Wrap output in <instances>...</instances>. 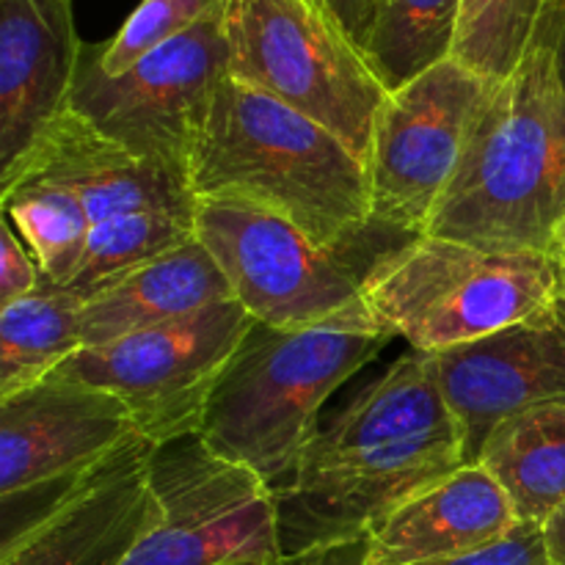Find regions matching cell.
<instances>
[{"instance_id": "19", "label": "cell", "mask_w": 565, "mask_h": 565, "mask_svg": "<svg viewBox=\"0 0 565 565\" xmlns=\"http://www.w3.org/2000/svg\"><path fill=\"white\" fill-rule=\"evenodd\" d=\"M480 463L508 491L522 522L544 524L565 502V397L508 417Z\"/></svg>"}, {"instance_id": "22", "label": "cell", "mask_w": 565, "mask_h": 565, "mask_svg": "<svg viewBox=\"0 0 565 565\" xmlns=\"http://www.w3.org/2000/svg\"><path fill=\"white\" fill-rule=\"evenodd\" d=\"M193 241L199 237L196 218L191 215L136 213L103 221V224L92 226V235H88L75 270L58 287L81 301H88L141 265L177 252Z\"/></svg>"}, {"instance_id": "13", "label": "cell", "mask_w": 565, "mask_h": 565, "mask_svg": "<svg viewBox=\"0 0 565 565\" xmlns=\"http://www.w3.org/2000/svg\"><path fill=\"white\" fill-rule=\"evenodd\" d=\"M152 450V441L132 434L3 541L0 565H125L160 519L149 483Z\"/></svg>"}, {"instance_id": "7", "label": "cell", "mask_w": 565, "mask_h": 565, "mask_svg": "<svg viewBox=\"0 0 565 565\" xmlns=\"http://www.w3.org/2000/svg\"><path fill=\"white\" fill-rule=\"evenodd\" d=\"M230 75L224 9L152 50L121 75H105L83 42L66 110L138 158L191 171V154Z\"/></svg>"}, {"instance_id": "29", "label": "cell", "mask_w": 565, "mask_h": 565, "mask_svg": "<svg viewBox=\"0 0 565 565\" xmlns=\"http://www.w3.org/2000/svg\"><path fill=\"white\" fill-rule=\"evenodd\" d=\"M329 6L331 14L340 20V25L345 28L348 36L359 44V50L367 42V33L373 28L375 11H379L381 0H323Z\"/></svg>"}, {"instance_id": "1", "label": "cell", "mask_w": 565, "mask_h": 565, "mask_svg": "<svg viewBox=\"0 0 565 565\" xmlns=\"http://www.w3.org/2000/svg\"><path fill=\"white\" fill-rule=\"evenodd\" d=\"M463 463L430 353H406L315 434L290 483L276 491L281 557L364 539Z\"/></svg>"}, {"instance_id": "10", "label": "cell", "mask_w": 565, "mask_h": 565, "mask_svg": "<svg viewBox=\"0 0 565 565\" xmlns=\"http://www.w3.org/2000/svg\"><path fill=\"white\" fill-rule=\"evenodd\" d=\"M252 326L243 303H213L110 345L83 348L58 370L119 395L138 434L163 445L202 430L210 392Z\"/></svg>"}, {"instance_id": "32", "label": "cell", "mask_w": 565, "mask_h": 565, "mask_svg": "<svg viewBox=\"0 0 565 565\" xmlns=\"http://www.w3.org/2000/svg\"><path fill=\"white\" fill-rule=\"evenodd\" d=\"M546 254H550V257H555L557 263H561L563 268H565V221H563L561 226H557L555 235H552L550 252H546Z\"/></svg>"}, {"instance_id": "31", "label": "cell", "mask_w": 565, "mask_h": 565, "mask_svg": "<svg viewBox=\"0 0 565 565\" xmlns=\"http://www.w3.org/2000/svg\"><path fill=\"white\" fill-rule=\"evenodd\" d=\"M544 544L550 565H565V502L544 522Z\"/></svg>"}, {"instance_id": "4", "label": "cell", "mask_w": 565, "mask_h": 565, "mask_svg": "<svg viewBox=\"0 0 565 565\" xmlns=\"http://www.w3.org/2000/svg\"><path fill=\"white\" fill-rule=\"evenodd\" d=\"M392 340L367 303L309 329L254 320L210 392L199 434L281 491L320 430L323 403Z\"/></svg>"}, {"instance_id": "12", "label": "cell", "mask_w": 565, "mask_h": 565, "mask_svg": "<svg viewBox=\"0 0 565 565\" xmlns=\"http://www.w3.org/2000/svg\"><path fill=\"white\" fill-rule=\"evenodd\" d=\"M132 434L119 395L55 370L0 401V500L70 483Z\"/></svg>"}, {"instance_id": "21", "label": "cell", "mask_w": 565, "mask_h": 565, "mask_svg": "<svg viewBox=\"0 0 565 565\" xmlns=\"http://www.w3.org/2000/svg\"><path fill=\"white\" fill-rule=\"evenodd\" d=\"M461 0H381L362 53L386 92L452 58Z\"/></svg>"}, {"instance_id": "24", "label": "cell", "mask_w": 565, "mask_h": 565, "mask_svg": "<svg viewBox=\"0 0 565 565\" xmlns=\"http://www.w3.org/2000/svg\"><path fill=\"white\" fill-rule=\"evenodd\" d=\"M546 0H461L452 58L491 83L522 64Z\"/></svg>"}, {"instance_id": "3", "label": "cell", "mask_w": 565, "mask_h": 565, "mask_svg": "<svg viewBox=\"0 0 565 565\" xmlns=\"http://www.w3.org/2000/svg\"><path fill=\"white\" fill-rule=\"evenodd\" d=\"M563 221L565 88L544 3L522 64L480 110L425 235L483 252L546 254Z\"/></svg>"}, {"instance_id": "18", "label": "cell", "mask_w": 565, "mask_h": 565, "mask_svg": "<svg viewBox=\"0 0 565 565\" xmlns=\"http://www.w3.org/2000/svg\"><path fill=\"white\" fill-rule=\"evenodd\" d=\"M224 301H235L230 279L204 243L193 241L83 301V348L110 345Z\"/></svg>"}, {"instance_id": "16", "label": "cell", "mask_w": 565, "mask_h": 565, "mask_svg": "<svg viewBox=\"0 0 565 565\" xmlns=\"http://www.w3.org/2000/svg\"><path fill=\"white\" fill-rule=\"evenodd\" d=\"M22 174L66 188L86 210L92 226L136 213L196 218L199 199L191 188V171L138 158L70 110L44 132L31 158L6 185Z\"/></svg>"}, {"instance_id": "28", "label": "cell", "mask_w": 565, "mask_h": 565, "mask_svg": "<svg viewBox=\"0 0 565 565\" xmlns=\"http://www.w3.org/2000/svg\"><path fill=\"white\" fill-rule=\"evenodd\" d=\"M276 565H367V535L287 555Z\"/></svg>"}, {"instance_id": "23", "label": "cell", "mask_w": 565, "mask_h": 565, "mask_svg": "<svg viewBox=\"0 0 565 565\" xmlns=\"http://www.w3.org/2000/svg\"><path fill=\"white\" fill-rule=\"evenodd\" d=\"M0 202L44 279L64 285L92 235V221L81 202L66 188L31 174L0 188Z\"/></svg>"}, {"instance_id": "33", "label": "cell", "mask_w": 565, "mask_h": 565, "mask_svg": "<svg viewBox=\"0 0 565 565\" xmlns=\"http://www.w3.org/2000/svg\"><path fill=\"white\" fill-rule=\"evenodd\" d=\"M555 315H557V320H561V323L565 326V268H563V276H561V290H557Z\"/></svg>"}, {"instance_id": "26", "label": "cell", "mask_w": 565, "mask_h": 565, "mask_svg": "<svg viewBox=\"0 0 565 565\" xmlns=\"http://www.w3.org/2000/svg\"><path fill=\"white\" fill-rule=\"evenodd\" d=\"M414 565H550V561H546L544 524L519 522L505 539L494 541L483 550Z\"/></svg>"}, {"instance_id": "30", "label": "cell", "mask_w": 565, "mask_h": 565, "mask_svg": "<svg viewBox=\"0 0 565 565\" xmlns=\"http://www.w3.org/2000/svg\"><path fill=\"white\" fill-rule=\"evenodd\" d=\"M546 14L552 22V50H555V70L565 88V0H546Z\"/></svg>"}, {"instance_id": "6", "label": "cell", "mask_w": 565, "mask_h": 565, "mask_svg": "<svg viewBox=\"0 0 565 565\" xmlns=\"http://www.w3.org/2000/svg\"><path fill=\"white\" fill-rule=\"evenodd\" d=\"M230 75L323 125L370 163L386 88L323 0H226Z\"/></svg>"}, {"instance_id": "20", "label": "cell", "mask_w": 565, "mask_h": 565, "mask_svg": "<svg viewBox=\"0 0 565 565\" xmlns=\"http://www.w3.org/2000/svg\"><path fill=\"white\" fill-rule=\"evenodd\" d=\"M81 309V298L47 279L0 309V401L39 384L83 351Z\"/></svg>"}, {"instance_id": "25", "label": "cell", "mask_w": 565, "mask_h": 565, "mask_svg": "<svg viewBox=\"0 0 565 565\" xmlns=\"http://www.w3.org/2000/svg\"><path fill=\"white\" fill-rule=\"evenodd\" d=\"M224 3L226 0H141L114 39L92 44L94 58L105 75H121L143 55L224 9Z\"/></svg>"}, {"instance_id": "14", "label": "cell", "mask_w": 565, "mask_h": 565, "mask_svg": "<svg viewBox=\"0 0 565 565\" xmlns=\"http://www.w3.org/2000/svg\"><path fill=\"white\" fill-rule=\"evenodd\" d=\"M447 408L461 430L463 461L480 463L486 441L513 414L565 397V326L555 309L430 353Z\"/></svg>"}, {"instance_id": "5", "label": "cell", "mask_w": 565, "mask_h": 565, "mask_svg": "<svg viewBox=\"0 0 565 565\" xmlns=\"http://www.w3.org/2000/svg\"><path fill=\"white\" fill-rule=\"evenodd\" d=\"M563 265L544 252H483L419 235L375 263L364 303L419 353L483 340L555 309Z\"/></svg>"}, {"instance_id": "2", "label": "cell", "mask_w": 565, "mask_h": 565, "mask_svg": "<svg viewBox=\"0 0 565 565\" xmlns=\"http://www.w3.org/2000/svg\"><path fill=\"white\" fill-rule=\"evenodd\" d=\"M191 188L268 210L318 246L390 254L414 241L373 224L367 166L342 138L232 75L193 147Z\"/></svg>"}, {"instance_id": "27", "label": "cell", "mask_w": 565, "mask_h": 565, "mask_svg": "<svg viewBox=\"0 0 565 565\" xmlns=\"http://www.w3.org/2000/svg\"><path fill=\"white\" fill-rule=\"evenodd\" d=\"M3 252H0V309L9 307V303L20 301V298L31 296L33 290H39L42 285V268L33 259V254L28 252V246H22V241H17L14 224L3 215Z\"/></svg>"}, {"instance_id": "17", "label": "cell", "mask_w": 565, "mask_h": 565, "mask_svg": "<svg viewBox=\"0 0 565 565\" xmlns=\"http://www.w3.org/2000/svg\"><path fill=\"white\" fill-rule=\"evenodd\" d=\"M522 522L483 463H463L386 513L367 535V565H414L467 555Z\"/></svg>"}, {"instance_id": "8", "label": "cell", "mask_w": 565, "mask_h": 565, "mask_svg": "<svg viewBox=\"0 0 565 565\" xmlns=\"http://www.w3.org/2000/svg\"><path fill=\"white\" fill-rule=\"evenodd\" d=\"M196 237L257 323L309 329L364 303V279L386 254L318 246L296 224L232 199H199Z\"/></svg>"}, {"instance_id": "11", "label": "cell", "mask_w": 565, "mask_h": 565, "mask_svg": "<svg viewBox=\"0 0 565 565\" xmlns=\"http://www.w3.org/2000/svg\"><path fill=\"white\" fill-rule=\"evenodd\" d=\"M497 86L447 58L386 94L367 163L373 224L401 235H425Z\"/></svg>"}, {"instance_id": "15", "label": "cell", "mask_w": 565, "mask_h": 565, "mask_svg": "<svg viewBox=\"0 0 565 565\" xmlns=\"http://www.w3.org/2000/svg\"><path fill=\"white\" fill-rule=\"evenodd\" d=\"M81 50L72 0H0V185L66 114Z\"/></svg>"}, {"instance_id": "9", "label": "cell", "mask_w": 565, "mask_h": 565, "mask_svg": "<svg viewBox=\"0 0 565 565\" xmlns=\"http://www.w3.org/2000/svg\"><path fill=\"white\" fill-rule=\"evenodd\" d=\"M149 483L160 505L152 533L125 565H276V491L202 434L154 445Z\"/></svg>"}]
</instances>
